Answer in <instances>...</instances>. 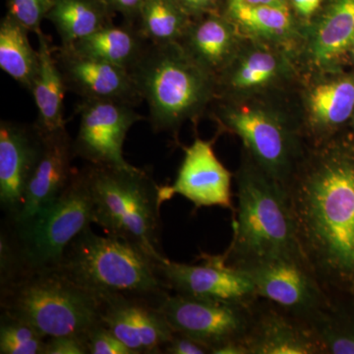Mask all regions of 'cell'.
<instances>
[{
    "mask_svg": "<svg viewBox=\"0 0 354 354\" xmlns=\"http://www.w3.org/2000/svg\"><path fill=\"white\" fill-rule=\"evenodd\" d=\"M188 16H200L211 13L218 6V0H176Z\"/></svg>",
    "mask_w": 354,
    "mask_h": 354,
    "instance_id": "e575fe53",
    "label": "cell"
},
{
    "mask_svg": "<svg viewBox=\"0 0 354 354\" xmlns=\"http://www.w3.org/2000/svg\"><path fill=\"white\" fill-rule=\"evenodd\" d=\"M94 202L95 223L106 234L137 244L156 260L167 259L160 247L158 187L140 167L87 165L84 167Z\"/></svg>",
    "mask_w": 354,
    "mask_h": 354,
    "instance_id": "8992f818",
    "label": "cell"
},
{
    "mask_svg": "<svg viewBox=\"0 0 354 354\" xmlns=\"http://www.w3.org/2000/svg\"><path fill=\"white\" fill-rule=\"evenodd\" d=\"M104 1L111 7L113 12L121 14L125 22L136 25L140 11L145 0H104Z\"/></svg>",
    "mask_w": 354,
    "mask_h": 354,
    "instance_id": "836d02e7",
    "label": "cell"
},
{
    "mask_svg": "<svg viewBox=\"0 0 354 354\" xmlns=\"http://www.w3.org/2000/svg\"><path fill=\"white\" fill-rule=\"evenodd\" d=\"M80 115L78 134L74 140L76 157L88 165L104 167H134L125 160L123 145L127 133L143 116L134 106L113 101L82 100L77 106Z\"/></svg>",
    "mask_w": 354,
    "mask_h": 354,
    "instance_id": "30bf717a",
    "label": "cell"
},
{
    "mask_svg": "<svg viewBox=\"0 0 354 354\" xmlns=\"http://www.w3.org/2000/svg\"><path fill=\"white\" fill-rule=\"evenodd\" d=\"M232 239L223 254L232 267L302 255L285 185L254 162L236 176Z\"/></svg>",
    "mask_w": 354,
    "mask_h": 354,
    "instance_id": "7a4b0ae2",
    "label": "cell"
},
{
    "mask_svg": "<svg viewBox=\"0 0 354 354\" xmlns=\"http://www.w3.org/2000/svg\"><path fill=\"white\" fill-rule=\"evenodd\" d=\"M44 354H88L87 337L82 335L48 337Z\"/></svg>",
    "mask_w": 354,
    "mask_h": 354,
    "instance_id": "1f68e13d",
    "label": "cell"
},
{
    "mask_svg": "<svg viewBox=\"0 0 354 354\" xmlns=\"http://www.w3.org/2000/svg\"><path fill=\"white\" fill-rule=\"evenodd\" d=\"M39 41V67L32 83L38 118L35 127L46 134L65 127L64 100L67 92L64 76L53 55V44L50 37L41 30L37 32Z\"/></svg>",
    "mask_w": 354,
    "mask_h": 354,
    "instance_id": "d6986e66",
    "label": "cell"
},
{
    "mask_svg": "<svg viewBox=\"0 0 354 354\" xmlns=\"http://www.w3.org/2000/svg\"><path fill=\"white\" fill-rule=\"evenodd\" d=\"M29 30L9 15L0 23V68L31 92L39 67V50L32 48Z\"/></svg>",
    "mask_w": 354,
    "mask_h": 354,
    "instance_id": "603a6c76",
    "label": "cell"
},
{
    "mask_svg": "<svg viewBox=\"0 0 354 354\" xmlns=\"http://www.w3.org/2000/svg\"><path fill=\"white\" fill-rule=\"evenodd\" d=\"M180 41L186 53L213 74L227 62L234 46V32L227 20L209 14L196 24H190Z\"/></svg>",
    "mask_w": 354,
    "mask_h": 354,
    "instance_id": "7402d4cb",
    "label": "cell"
},
{
    "mask_svg": "<svg viewBox=\"0 0 354 354\" xmlns=\"http://www.w3.org/2000/svg\"><path fill=\"white\" fill-rule=\"evenodd\" d=\"M95 223L94 202L85 171L76 169L62 194L53 204L19 223L4 221L12 236L22 271L53 269L67 247Z\"/></svg>",
    "mask_w": 354,
    "mask_h": 354,
    "instance_id": "52a82bcc",
    "label": "cell"
},
{
    "mask_svg": "<svg viewBox=\"0 0 354 354\" xmlns=\"http://www.w3.org/2000/svg\"><path fill=\"white\" fill-rule=\"evenodd\" d=\"M221 120L241 137L263 171L286 185L292 172L293 144L290 133L272 114L260 109H230Z\"/></svg>",
    "mask_w": 354,
    "mask_h": 354,
    "instance_id": "4fadbf2b",
    "label": "cell"
},
{
    "mask_svg": "<svg viewBox=\"0 0 354 354\" xmlns=\"http://www.w3.org/2000/svg\"><path fill=\"white\" fill-rule=\"evenodd\" d=\"M1 311L22 319L46 339L86 335L102 321V301L58 268L30 270L0 286Z\"/></svg>",
    "mask_w": 354,
    "mask_h": 354,
    "instance_id": "277c9868",
    "label": "cell"
},
{
    "mask_svg": "<svg viewBox=\"0 0 354 354\" xmlns=\"http://www.w3.org/2000/svg\"><path fill=\"white\" fill-rule=\"evenodd\" d=\"M292 3L298 13L308 17L318 10L322 0H292Z\"/></svg>",
    "mask_w": 354,
    "mask_h": 354,
    "instance_id": "d590c367",
    "label": "cell"
},
{
    "mask_svg": "<svg viewBox=\"0 0 354 354\" xmlns=\"http://www.w3.org/2000/svg\"><path fill=\"white\" fill-rule=\"evenodd\" d=\"M53 0H7V15L37 34L50 11Z\"/></svg>",
    "mask_w": 354,
    "mask_h": 354,
    "instance_id": "f546056e",
    "label": "cell"
},
{
    "mask_svg": "<svg viewBox=\"0 0 354 354\" xmlns=\"http://www.w3.org/2000/svg\"><path fill=\"white\" fill-rule=\"evenodd\" d=\"M227 14L234 23L260 36L281 37L291 28V15L286 2L256 4L246 0H227Z\"/></svg>",
    "mask_w": 354,
    "mask_h": 354,
    "instance_id": "484cf974",
    "label": "cell"
},
{
    "mask_svg": "<svg viewBox=\"0 0 354 354\" xmlns=\"http://www.w3.org/2000/svg\"><path fill=\"white\" fill-rule=\"evenodd\" d=\"M41 134L35 124L0 122V206L6 221L17 218L38 158Z\"/></svg>",
    "mask_w": 354,
    "mask_h": 354,
    "instance_id": "e0dca14e",
    "label": "cell"
},
{
    "mask_svg": "<svg viewBox=\"0 0 354 354\" xmlns=\"http://www.w3.org/2000/svg\"><path fill=\"white\" fill-rule=\"evenodd\" d=\"M286 188L300 250L330 295L354 277V162L320 155Z\"/></svg>",
    "mask_w": 354,
    "mask_h": 354,
    "instance_id": "6da1fadb",
    "label": "cell"
},
{
    "mask_svg": "<svg viewBox=\"0 0 354 354\" xmlns=\"http://www.w3.org/2000/svg\"><path fill=\"white\" fill-rule=\"evenodd\" d=\"M199 264H183L165 259L158 272L167 290L185 297L249 304L257 299L250 279L228 265L223 255L202 253Z\"/></svg>",
    "mask_w": 354,
    "mask_h": 354,
    "instance_id": "8fae6325",
    "label": "cell"
},
{
    "mask_svg": "<svg viewBox=\"0 0 354 354\" xmlns=\"http://www.w3.org/2000/svg\"><path fill=\"white\" fill-rule=\"evenodd\" d=\"M115 12L104 0H53L46 20L55 26L62 46H71L104 26Z\"/></svg>",
    "mask_w": 354,
    "mask_h": 354,
    "instance_id": "44dd1931",
    "label": "cell"
},
{
    "mask_svg": "<svg viewBox=\"0 0 354 354\" xmlns=\"http://www.w3.org/2000/svg\"><path fill=\"white\" fill-rule=\"evenodd\" d=\"M46 339L31 324L1 311L0 353L44 354Z\"/></svg>",
    "mask_w": 354,
    "mask_h": 354,
    "instance_id": "83f0119b",
    "label": "cell"
},
{
    "mask_svg": "<svg viewBox=\"0 0 354 354\" xmlns=\"http://www.w3.org/2000/svg\"><path fill=\"white\" fill-rule=\"evenodd\" d=\"M236 269L250 279L258 297L306 322L329 304L330 295L304 256L260 261Z\"/></svg>",
    "mask_w": 354,
    "mask_h": 354,
    "instance_id": "ba28073f",
    "label": "cell"
},
{
    "mask_svg": "<svg viewBox=\"0 0 354 354\" xmlns=\"http://www.w3.org/2000/svg\"><path fill=\"white\" fill-rule=\"evenodd\" d=\"M88 354H134L104 324H100L87 335Z\"/></svg>",
    "mask_w": 354,
    "mask_h": 354,
    "instance_id": "4dcf8cb0",
    "label": "cell"
},
{
    "mask_svg": "<svg viewBox=\"0 0 354 354\" xmlns=\"http://www.w3.org/2000/svg\"><path fill=\"white\" fill-rule=\"evenodd\" d=\"M310 108L321 125L341 124L353 111L354 83L342 80L317 86L310 95Z\"/></svg>",
    "mask_w": 354,
    "mask_h": 354,
    "instance_id": "4316f807",
    "label": "cell"
},
{
    "mask_svg": "<svg viewBox=\"0 0 354 354\" xmlns=\"http://www.w3.org/2000/svg\"><path fill=\"white\" fill-rule=\"evenodd\" d=\"M278 62L271 53H254L247 57L234 70L230 84L235 88L259 87L274 78Z\"/></svg>",
    "mask_w": 354,
    "mask_h": 354,
    "instance_id": "f1b7e54d",
    "label": "cell"
},
{
    "mask_svg": "<svg viewBox=\"0 0 354 354\" xmlns=\"http://www.w3.org/2000/svg\"><path fill=\"white\" fill-rule=\"evenodd\" d=\"M353 51H354V41H353Z\"/></svg>",
    "mask_w": 354,
    "mask_h": 354,
    "instance_id": "74e56055",
    "label": "cell"
},
{
    "mask_svg": "<svg viewBox=\"0 0 354 354\" xmlns=\"http://www.w3.org/2000/svg\"><path fill=\"white\" fill-rule=\"evenodd\" d=\"M149 44L136 25L125 22L116 26L111 23L67 48L84 57L118 65L130 71Z\"/></svg>",
    "mask_w": 354,
    "mask_h": 354,
    "instance_id": "ffe728a7",
    "label": "cell"
},
{
    "mask_svg": "<svg viewBox=\"0 0 354 354\" xmlns=\"http://www.w3.org/2000/svg\"><path fill=\"white\" fill-rule=\"evenodd\" d=\"M136 26L149 43H179L190 26L189 16L176 0H145Z\"/></svg>",
    "mask_w": 354,
    "mask_h": 354,
    "instance_id": "d4e9b609",
    "label": "cell"
},
{
    "mask_svg": "<svg viewBox=\"0 0 354 354\" xmlns=\"http://www.w3.org/2000/svg\"><path fill=\"white\" fill-rule=\"evenodd\" d=\"M102 301V321L134 354H160L174 335L158 304L136 297Z\"/></svg>",
    "mask_w": 354,
    "mask_h": 354,
    "instance_id": "5bb4252c",
    "label": "cell"
},
{
    "mask_svg": "<svg viewBox=\"0 0 354 354\" xmlns=\"http://www.w3.org/2000/svg\"><path fill=\"white\" fill-rule=\"evenodd\" d=\"M354 41V0H332L312 43L317 64L333 62Z\"/></svg>",
    "mask_w": 354,
    "mask_h": 354,
    "instance_id": "cb8c5ba5",
    "label": "cell"
},
{
    "mask_svg": "<svg viewBox=\"0 0 354 354\" xmlns=\"http://www.w3.org/2000/svg\"><path fill=\"white\" fill-rule=\"evenodd\" d=\"M232 174L221 164L213 148V142L200 138L184 148V158L174 183L160 186V203L180 195L195 208L221 207L234 211L232 192Z\"/></svg>",
    "mask_w": 354,
    "mask_h": 354,
    "instance_id": "7c38bea8",
    "label": "cell"
},
{
    "mask_svg": "<svg viewBox=\"0 0 354 354\" xmlns=\"http://www.w3.org/2000/svg\"><path fill=\"white\" fill-rule=\"evenodd\" d=\"M162 353L165 354H211L208 346L193 339L189 335L174 333L171 341L165 344Z\"/></svg>",
    "mask_w": 354,
    "mask_h": 354,
    "instance_id": "d6a6232c",
    "label": "cell"
},
{
    "mask_svg": "<svg viewBox=\"0 0 354 354\" xmlns=\"http://www.w3.org/2000/svg\"><path fill=\"white\" fill-rule=\"evenodd\" d=\"M246 1L256 4H276L286 2V0H246Z\"/></svg>",
    "mask_w": 354,
    "mask_h": 354,
    "instance_id": "8d00e7d4",
    "label": "cell"
},
{
    "mask_svg": "<svg viewBox=\"0 0 354 354\" xmlns=\"http://www.w3.org/2000/svg\"><path fill=\"white\" fill-rule=\"evenodd\" d=\"M158 262L137 244L95 234L90 227L69 244L57 268L100 300L136 297L160 304L171 291L160 278Z\"/></svg>",
    "mask_w": 354,
    "mask_h": 354,
    "instance_id": "3957f363",
    "label": "cell"
},
{
    "mask_svg": "<svg viewBox=\"0 0 354 354\" xmlns=\"http://www.w3.org/2000/svg\"><path fill=\"white\" fill-rule=\"evenodd\" d=\"M41 134V149L26 187L22 208L15 220L7 223H23L50 206L62 194L76 171L72 167L76 158L74 140L66 127Z\"/></svg>",
    "mask_w": 354,
    "mask_h": 354,
    "instance_id": "2e32d148",
    "label": "cell"
},
{
    "mask_svg": "<svg viewBox=\"0 0 354 354\" xmlns=\"http://www.w3.org/2000/svg\"><path fill=\"white\" fill-rule=\"evenodd\" d=\"M245 344L250 354H323L308 322L260 297Z\"/></svg>",
    "mask_w": 354,
    "mask_h": 354,
    "instance_id": "ac0fdd59",
    "label": "cell"
},
{
    "mask_svg": "<svg viewBox=\"0 0 354 354\" xmlns=\"http://www.w3.org/2000/svg\"><path fill=\"white\" fill-rule=\"evenodd\" d=\"M155 132H176L204 109L214 90L213 74L198 64L179 43L149 44L130 70Z\"/></svg>",
    "mask_w": 354,
    "mask_h": 354,
    "instance_id": "5b68a950",
    "label": "cell"
},
{
    "mask_svg": "<svg viewBox=\"0 0 354 354\" xmlns=\"http://www.w3.org/2000/svg\"><path fill=\"white\" fill-rule=\"evenodd\" d=\"M53 55L67 91L88 101H113L136 106L141 102L129 70L84 57L64 46H53Z\"/></svg>",
    "mask_w": 354,
    "mask_h": 354,
    "instance_id": "9a60e30c",
    "label": "cell"
},
{
    "mask_svg": "<svg viewBox=\"0 0 354 354\" xmlns=\"http://www.w3.org/2000/svg\"><path fill=\"white\" fill-rule=\"evenodd\" d=\"M255 300L249 304L216 301L169 292L158 307L174 332L202 342L212 354L228 342H245Z\"/></svg>",
    "mask_w": 354,
    "mask_h": 354,
    "instance_id": "9c48e42d",
    "label": "cell"
}]
</instances>
